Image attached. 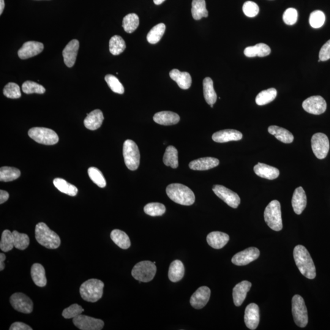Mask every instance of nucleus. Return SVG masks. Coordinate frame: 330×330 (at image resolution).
<instances>
[{"label":"nucleus","instance_id":"f257e3e1","mask_svg":"<svg viewBox=\"0 0 330 330\" xmlns=\"http://www.w3.org/2000/svg\"><path fill=\"white\" fill-rule=\"evenodd\" d=\"M294 258L301 274L308 279H315L316 277V267L307 248L303 245H297L294 248Z\"/></svg>","mask_w":330,"mask_h":330},{"label":"nucleus","instance_id":"f03ea898","mask_svg":"<svg viewBox=\"0 0 330 330\" xmlns=\"http://www.w3.org/2000/svg\"><path fill=\"white\" fill-rule=\"evenodd\" d=\"M166 194L174 203L183 206H191L194 204L195 196L189 187L181 184L169 185L166 190Z\"/></svg>","mask_w":330,"mask_h":330},{"label":"nucleus","instance_id":"7ed1b4c3","mask_svg":"<svg viewBox=\"0 0 330 330\" xmlns=\"http://www.w3.org/2000/svg\"><path fill=\"white\" fill-rule=\"evenodd\" d=\"M35 236L39 244L48 249H56L61 244L58 234L51 230L44 223H39L35 226Z\"/></svg>","mask_w":330,"mask_h":330},{"label":"nucleus","instance_id":"20e7f679","mask_svg":"<svg viewBox=\"0 0 330 330\" xmlns=\"http://www.w3.org/2000/svg\"><path fill=\"white\" fill-rule=\"evenodd\" d=\"M104 283L97 279H90L83 283L80 288L81 298L88 302L95 303L102 298Z\"/></svg>","mask_w":330,"mask_h":330},{"label":"nucleus","instance_id":"39448f33","mask_svg":"<svg viewBox=\"0 0 330 330\" xmlns=\"http://www.w3.org/2000/svg\"><path fill=\"white\" fill-rule=\"evenodd\" d=\"M264 219L272 230L275 231L282 230V210L279 201L274 200L268 204L264 211Z\"/></svg>","mask_w":330,"mask_h":330},{"label":"nucleus","instance_id":"423d86ee","mask_svg":"<svg viewBox=\"0 0 330 330\" xmlns=\"http://www.w3.org/2000/svg\"><path fill=\"white\" fill-rule=\"evenodd\" d=\"M157 272L155 264L151 261L140 262L133 267L132 275L140 282L148 283L154 279Z\"/></svg>","mask_w":330,"mask_h":330},{"label":"nucleus","instance_id":"0eeeda50","mask_svg":"<svg viewBox=\"0 0 330 330\" xmlns=\"http://www.w3.org/2000/svg\"><path fill=\"white\" fill-rule=\"evenodd\" d=\"M123 156L125 164L130 170H137L140 163V153L137 144L134 141L131 140L125 141Z\"/></svg>","mask_w":330,"mask_h":330},{"label":"nucleus","instance_id":"6e6552de","mask_svg":"<svg viewBox=\"0 0 330 330\" xmlns=\"http://www.w3.org/2000/svg\"><path fill=\"white\" fill-rule=\"evenodd\" d=\"M28 135L38 143L54 145L58 143L59 137L53 130L44 127H33L28 131Z\"/></svg>","mask_w":330,"mask_h":330},{"label":"nucleus","instance_id":"1a4fd4ad","mask_svg":"<svg viewBox=\"0 0 330 330\" xmlns=\"http://www.w3.org/2000/svg\"><path fill=\"white\" fill-rule=\"evenodd\" d=\"M292 312L297 326L304 328L308 323V311L304 299L301 296L296 295L292 301Z\"/></svg>","mask_w":330,"mask_h":330},{"label":"nucleus","instance_id":"9d476101","mask_svg":"<svg viewBox=\"0 0 330 330\" xmlns=\"http://www.w3.org/2000/svg\"><path fill=\"white\" fill-rule=\"evenodd\" d=\"M312 146L314 154L319 159H324L328 155L330 143L328 137L323 133H318L313 136Z\"/></svg>","mask_w":330,"mask_h":330},{"label":"nucleus","instance_id":"9b49d317","mask_svg":"<svg viewBox=\"0 0 330 330\" xmlns=\"http://www.w3.org/2000/svg\"><path fill=\"white\" fill-rule=\"evenodd\" d=\"M213 191L218 198L222 200L228 206L236 209L241 204V198L236 193L220 185H215L213 187Z\"/></svg>","mask_w":330,"mask_h":330},{"label":"nucleus","instance_id":"f8f14e48","mask_svg":"<svg viewBox=\"0 0 330 330\" xmlns=\"http://www.w3.org/2000/svg\"><path fill=\"white\" fill-rule=\"evenodd\" d=\"M73 323L78 329L81 330H102L104 326V322L100 319L82 315L73 318Z\"/></svg>","mask_w":330,"mask_h":330},{"label":"nucleus","instance_id":"ddd939ff","mask_svg":"<svg viewBox=\"0 0 330 330\" xmlns=\"http://www.w3.org/2000/svg\"><path fill=\"white\" fill-rule=\"evenodd\" d=\"M303 108L307 112L319 115L327 110V102L323 97L315 95L308 98L302 103Z\"/></svg>","mask_w":330,"mask_h":330},{"label":"nucleus","instance_id":"4468645a","mask_svg":"<svg viewBox=\"0 0 330 330\" xmlns=\"http://www.w3.org/2000/svg\"><path fill=\"white\" fill-rule=\"evenodd\" d=\"M10 304L13 309L18 312L29 314L33 311V303L31 299L22 293H15L10 297Z\"/></svg>","mask_w":330,"mask_h":330},{"label":"nucleus","instance_id":"2eb2a0df","mask_svg":"<svg viewBox=\"0 0 330 330\" xmlns=\"http://www.w3.org/2000/svg\"><path fill=\"white\" fill-rule=\"evenodd\" d=\"M260 252L257 248L250 247L236 254L232 258V263L236 266H246L260 257Z\"/></svg>","mask_w":330,"mask_h":330},{"label":"nucleus","instance_id":"dca6fc26","mask_svg":"<svg viewBox=\"0 0 330 330\" xmlns=\"http://www.w3.org/2000/svg\"><path fill=\"white\" fill-rule=\"evenodd\" d=\"M211 293V289L206 286L198 288L191 297V305L195 309H202L209 301Z\"/></svg>","mask_w":330,"mask_h":330},{"label":"nucleus","instance_id":"f3484780","mask_svg":"<svg viewBox=\"0 0 330 330\" xmlns=\"http://www.w3.org/2000/svg\"><path fill=\"white\" fill-rule=\"evenodd\" d=\"M245 323L247 328L255 330L258 328L260 321V308L255 304L248 305L245 309Z\"/></svg>","mask_w":330,"mask_h":330},{"label":"nucleus","instance_id":"a211bd4d","mask_svg":"<svg viewBox=\"0 0 330 330\" xmlns=\"http://www.w3.org/2000/svg\"><path fill=\"white\" fill-rule=\"evenodd\" d=\"M43 44L41 42L35 41H28L24 43V44L18 51L19 58L21 59H26L37 55L42 52L43 50Z\"/></svg>","mask_w":330,"mask_h":330},{"label":"nucleus","instance_id":"6ab92c4d","mask_svg":"<svg viewBox=\"0 0 330 330\" xmlns=\"http://www.w3.org/2000/svg\"><path fill=\"white\" fill-rule=\"evenodd\" d=\"M79 46H80V43H79L78 40L73 39L68 43L62 51L64 63L68 67H72L74 65L76 59H77Z\"/></svg>","mask_w":330,"mask_h":330},{"label":"nucleus","instance_id":"aec40b11","mask_svg":"<svg viewBox=\"0 0 330 330\" xmlns=\"http://www.w3.org/2000/svg\"><path fill=\"white\" fill-rule=\"evenodd\" d=\"M252 283L248 281H243L237 284L233 289V301L236 307L241 306L245 301L247 293L252 288Z\"/></svg>","mask_w":330,"mask_h":330},{"label":"nucleus","instance_id":"412c9836","mask_svg":"<svg viewBox=\"0 0 330 330\" xmlns=\"http://www.w3.org/2000/svg\"><path fill=\"white\" fill-rule=\"evenodd\" d=\"M242 133L239 131L233 129H228L218 131L212 135V140L217 143H226L232 141H239L242 140Z\"/></svg>","mask_w":330,"mask_h":330},{"label":"nucleus","instance_id":"4be33fe9","mask_svg":"<svg viewBox=\"0 0 330 330\" xmlns=\"http://www.w3.org/2000/svg\"><path fill=\"white\" fill-rule=\"evenodd\" d=\"M307 198L305 190L302 187L297 188L294 193L292 205L294 212L297 215H301L306 208Z\"/></svg>","mask_w":330,"mask_h":330},{"label":"nucleus","instance_id":"5701e85b","mask_svg":"<svg viewBox=\"0 0 330 330\" xmlns=\"http://www.w3.org/2000/svg\"><path fill=\"white\" fill-rule=\"evenodd\" d=\"M219 163L220 161L216 158L204 157L191 162L189 167L193 170L206 171L216 167Z\"/></svg>","mask_w":330,"mask_h":330},{"label":"nucleus","instance_id":"b1692460","mask_svg":"<svg viewBox=\"0 0 330 330\" xmlns=\"http://www.w3.org/2000/svg\"><path fill=\"white\" fill-rule=\"evenodd\" d=\"M254 171L256 175L269 180L277 179L280 175V171L278 169L262 163H258L254 167Z\"/></svg>","mask_w":330,"mask_h":330},{"label":"nucleus","instance_id":"393cba45","mask_svg":"<svg viewBox=\"0 0 330 330\" xmlns=\"http://www.w3.org/2000/svg\"><path fill=\"white\" fill-rule=\"evenodd\" d=\"M230 241V236L227 234L219 231L212 232L207 237L208 244L215 249H221L225 246Z\"/></svg>","mask_w":330,"mask_h":330},{"label":"nucleus","instance_id":"a878e982","mask_svg":"<svg viewBox=\"0 0 330 330\" xmlns=\"http://www.w3.org/2000/svg\"><path fill=\"white\" fill-rule=\"evenodd\" d=\"M104 119L102 111L100 110H95L87 114L84 119V126L91 130H95L101 127Z\"/></svg>","mask_w":330,"mask_h":330},{"label":"nucleus","instance_id":"bb28decb","mask_svg":"<svg viewBox=\"0 0 330 330\" xmlns=\"http://www.w3.org/2000/svg\"><path fill=\"white\" fill-rule=\"evenodd\" d=\"M153 119L156 123L163 125L176 124L180 121L178 114L168 111H160L155 114Z\"/></svg>","mask_w":330,"mask_h":330},{"label":"nucleus","instance_id":"cd10ccee","mask_svg":"<svg viewBox=\"0 0 330 330\" xmlns=\"http://www.w3.org/2000/svg\"><path fill=\"white\" fill-rule=\"evenodd\" d=\"M170 76L172 80L175 81L179 88L182 89H189L192 85V77L189 73L173 69L170 72Z\"/></svg>","mask_w":330,"mask_h":330},{"label":"nucleus","instance_id":"c85d7f7f","mask_svg":"<svg viewBox=\"0 0 330 330\" xmlns=\"http://www.w3.org/2000/svg\"><path fill=\"white\" fill-rule=\"evenodd\" d=\"M31 275L32 281L38 287H45L47 285L44 267L41 264L35 263L31 267Z\"/></svg>","mask_w":330,"mask_h":330},{"label":"nucleus","instance_id":"c756f323","mask_svg":"<svg viewBox=\"0 0 330 330\" xmlns=\"http://www.w3.org/2000/svg\"><path fill=\"white\" fill-rule=\"evenodd\" d=\"M271 53V49L266 43H258L255 46H250L245 49V55L248 58L254 57H265L269 55Z\"/></svg>","mask_w":330,"mask_h":330},{"label":"nucleus","instance_id":"7c9ffc66","mask_svg":"<svg viewBox=\"0 0 330 330\" xmlns=\"http://www.w3.org/2000/svg\"><path fill=\"white\" fill-rule=\"evenodd\" d=\"M185 268L181 261H174L169 268L168 277L171 282L176 283L181 281L184 276Z\"/></svg>","mask_w":330,"mask_h":330},{"label":"nucleus","instance_id":"2f4dec72","mask_svg":"<svg viewBox=\"0 0 330 330\" xmlns=\"http://www.w3.org/2000/svg\"><path fill=\"white\" fill-rule=\"evenodd\" d=\"M268 131L271 134L274 135L277 140L284 143H291L294 141L293 135L284 128L277 125H271L269 127Z\"/></svg>","mask_w":330,"mask_h":330},{"label":"nucleus","instance_id":"473e14b6","mask_svg":"<svg viewBox=\"0 0 330 330\" xmlns=\"http://www.w3.org/2000/svg\"><path fill=\"white\" fill-rule=\"evenodd\" d=\"M204 96L209 105H214L216 102L217 95L214 88V82L210 77H206L203 80Z\"/></svg>","mask_w":330,"mask_h":330},{"label":"nucleus","instance_id":"72a5a7b5","mask_svg":"<svg viewBox=\"0 0 330 330\" xmlns=\"http://www.w3.org/2000/svg\"><path fill=\"white\" fill-rule=\"evenodd\" d=\"M111 239L114 244L122 249L126 250L130 247L131 242L127 234L119 230H114L111 233Z\"/></svg>","mask_w":330,"mask_h":330},{"label":"nucleus","instance_id":"f704fd0d","mask_svg":"<svg viewBox=\"0 0 330 330\" xmlns=\"http://www.w3.org/2000/svg\"><path fill=\"white\" fill-rule=\"evenodd\" d=\"M53 184L60 192L71 196L77 195L78 189L74 185L67 182L61 178H56L53 180Z\"/></svg>","mask_w":330,"mask_h":330},{"label":"nucleus","instance_id":"c9c22d12","mask_svg":"<svg viewBox=\"0 0 330 330\" xmlns=\"http://www.w3.org/2000/svg\"><path fill=\"white\" fill-rule=\"evenodd\" d=\"M192 13L193 18L196 20L207 17L209 12L206 9L205 0H193Z\"/></svg>","mask_w":330,"mask_h":330},{"label":"nucleus","instance_id":"e433bc0d","mask_svg":"<svg viewBox=\"0 0 330 330\" xmlns=\"http://www.w3.org/2000/svg\"><path fill=\"white\" fill-rule=\"evenodd\" d=\"M163 160L166 166H170L172 168L174 169L178 167V151L175 147L173 146L167 147Z\"/></svg>","mask_w":330,"mask_h":330},{"label":"nucleus","instance_id":"4c0bfd02","mask_svg":"<svg viewBox=\"0 0 330 330\" xmlns=\"http://www.w3.org/2000/svg\"><path fill=\"white\" fill-rule=\"evenodd\" d=\"M277 91L275 88L264 90L259 93L256 97V103L258 105H265L271 103L277 97Z\"/></svg>","mask_w":330,"mask_h":330},{"label":"nucleus","instance_id":"58836bf2","mask_svg":"<svg viewBox=\"0 0 330 330\" xmlns=\"http://www.w3.org/2000/svg\"><path fill=\"white\" fill-rule=\"evenodd\" d=\"M110 51L113 55L117 56L123 52L126 48L124 40L119 35H114L109 42Z\"/></svg>","mask_w":330,"mask_h":330},{"label":"nucleus","instance_id":"ea45409f","mask_svg":"<svg viewBox=\"0 0 330 330\" xmlns=\"http://www.w3.org/2000/svg\"><path fill=\"white\" fill-rule=\"evenodd\" d=\"M20 171L17 168L2 166L0 169V181L10 182L18 178L20 176Z\"/></svg>","mask_w":330,"mask_h":330},{"label":"nucleus","instance_id":"a19ab883","mask_svg":"<svg viewBox=\"0 0 330 330\" xmlns=\"http://www.w3.org/2000/svg\"><path fill=\"white\" fill-rule=\"evenodd\" d=\"M139 24H140V20L139 17L136 13H132L125 16L122 21V27L125 32L128 33H132L136 29H137Z\"/></svg>","mask_w":330,"mask_h":330},{"label":"nucleus","instance_id":"79ce46f5","mask_svg":"<svg viewBox=\"0 0 330 330\" xmlns=\"http://www.w3.org/2000/svg\"><path fill=\"white\" fill-rule=\"evenodd\" d=\"M165 29L166 26L164 23H159L154 26L147 35L148 42L151 44L159 42L164 34Z\"/></svg>","mask_w":330,"mask_h":330},{"label":"nucleus","instance_id":"37998d69","mask_svg":"<svg viewBox=\"0 0 330 330\" xmlns=\"http://www.w3.org/2000/svg\"><path fill=\"white\" fill-rule=\"evenodd\" d=\"M13 237V245L18 250L26 249L29 245V238L26 234L18 233L17 231L12 232Z\"/></svg>","mask_w":330,"mask_h":330},{"label":"nucleus","instance_id":"c03bdc74","mask_svg":"<svg viewBox=\"0 0 330 330\" xmlns=\"http://www.w3.org/2000/svg\"><path fill=\"white\" fill-rule=\"evenodd\" d=\"M144 211L150 216H162L166 212V207L161 203H151L147 204L144 207Z\"/></svg>","mask_w":330,"mask_h":330},{"label":"nucleus","instance_id":"a18cd8bd","mask_svg":"<svg viewBox=\"0 0 330 330\" xmlns=\"http://www.w3.org/2000/svg\"><path fill=\"white\" fill-rule=\"evenodd\" d=\"M14 247L13 245V237L11 232L9 230H4L2 232L0 248L4 252H8L12 250Z\"/></svg>","mask_w":330,"mask_h":330},{"label":"nucleus","instance_id":"49530a36","mask_svg":"<svg viewBox=\"0 0 330 330\" xmlns=\"http://www.w3.org/2000/svg\"><path fill=\"white\" fill-rule=\"evenodd\" d=\"M88 175L92 181L96 184L98 187L104 188L106 187V182L102 172L95 167H91L88 170Z\"/></svg>","mask_w":330,"mask_h":330},{"label":"nucleus","instance_id":"de8ad7c7","mask_svg":"<svg viewBox=\"0 0 330 330\" xmlns=\"http://www.w3.org/2000/svg\"><path fill=\"white\" fill-rule=\"evenodd\" d=\"M22 91L24 93L30 94H44L45 89L44 87L32 81H26L22 84Z\"/></svg>","mask_w":330,"mask_h":330},{"label":"nucleus","instance_id":"09e8293b","mask_svg":"<svg viewBox=\"0 0 330 330\" xmlns=\"http://www.w3.org/2000/svg\"><path fill=\"white\" fill-rule=\"evenodd\" d=\"M105 80L108 86L114 92L119 94H124V86L115 76L110 74L106 75Z\"/></svg>","mask_w":330,"mask_h":330},{"label":"nucleus","instance_id":"8fccbe9b","mask_svg":"<svg viewBox=\"0 0 330 330\" xmlns=\"http://www.w3.org/2000/svg\"><path fill=\"white\" fill-rule=\"evenodd\" d=\"M3 94L9 99H18L21 97L20 87L15 83H9L5 86L3 89Z\"/></svg>","mask_w":330,"mask_h":330},{"label":"nucleus","instance_id":"3c124183","mask_svg":"<svg viewBox=\"0 0 330 330\" xmlns=\"http://www.w3.org/2000/svg\"><path fill=\"white\" fill-rule=\"evenodd\" d=\"M326 21V15L321 10H315L311 13L310 17V25L314 28H319L324 25Z\"/></svg>","mask_w":330,"mask_h":330},{"label":"nucleus","instance_id":"603ef678","mask_svg":"<svg viewBox=\"0 0 330 330\" xmlns=\"http://www.w3.org/2000/svg\"><path fill=\"white\" fill-rule=\"evenodd\" d=\"M83 312L84 310L83 308L80 306V305L73 304L69 307L65 308L63 312H62V316L65 319H73L81 315V313Z\"/></svg>","mask_w":330,"mask_h":330},{"label":"nucleus","instance_id":"864d4df0","mask_svg":"<svg viewBox=\"0 0 330 330\" xmlns=\"http://www.w3.org/2000/svg\"><path fill=\"white\" fill-rule=\"evenodd\" d=\"M243 11L247 17H255L260 12V7L255 2L247 1L243 6Z\"/></svg>","mask_w":330,"mask_h":330},{"label":"nucleus","instance_id":"5fc2aeb1","mask_svg":"<svg viewBox=\"0 0 330 330\" xmlns=\"http://www.w3.org/2000/svg\"><path fill=\"white\" fill-rule=\"evenodd\" d=\"M283 20L288 25H293L298 20V12L294 8H289L283 14Z\"/></svg>","mask_w":330,"mask_h":330},{"label":"nucleus","instance_id":"6e6d98bb","mask_svg":"<svg viewBox=\"0 0 330 330\" xmlns=\"http://www.w3.org/2000/svg\"><path fill=\"white\" fill-rule=\"evenodd\" d=\"M330 59V40H328L322 47L319 52V59L321 61H326Z\"/></svg>","mask_w":330,"mask_h":330},{"label":"nucleus","instance_id":"4d7b16f0","mask_svg":"<svg viewBox=\"0 0 330 330\" xmlns=\"http://www.w3.org/2000/svg\"><path fill=\"white\" fill-rule=\"evenodd\" d=\"M10 330H32V329L31 327L28 326L25 324L23 323H13L11 325L9 328Z\"/></svg>","mask_w":330,"mask_h":330},{"label":"nucleus","instance_id":"13d9d810","mask_svg":"<svg viewBox=\"0 0 330 330\" xmlns=\"http://www.w3.org/2000/svg\"><path fill=\"white\" fill-rule=\"evenodd\" d=\"M9 195L6 191L1 190H0V204H2L8 200L9 199Z\"/></svg>","mask_w":330,"mask_h":330},{"label":"nucleus","instance_id":"bf43d9fd","mask_svg":"<svg viewBox=\"0 0 330 330\" xmlns=\"http://www.w3.org/2000/svg\"><path fill=\"white\" fill-rule=\"evenodd\" d=\"M6 260V256L4 254H0V271H2L4 269V261Z\"/></svg>","mask_w":330,"mask_h":330},{"label":"nucleus","instance_id":"052dcab7","mask_svg":"<svg viewBox=\"0 0 330 330\" xmlns=\"http://www.w3.org/2000/svg\"><path fill=\"white\" fill-rule=\"evenodd\" d=\"M5 6L4 0H0V14H2Z\"/></svg>","mask_w":330,"mask_h":330},{"label":"nucleus","instance_id":"680f3d73","mask_svg":"<svg viewBox=\"0 0 330 330\" xmlns=\"http://www.w3.org/2000/svg\"><path fill=\"white\" fill-rule=\"evenodd\" d=\"M165 1V0H154V3L156 5H160Z\"/></svg>","mask_w":330,"mask_h":330}]
</instances>
